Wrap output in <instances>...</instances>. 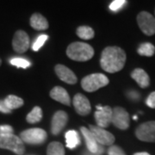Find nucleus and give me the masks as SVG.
Wrapping results in <instances>:
<instances>
[{"label":"nucleus","mask_w":155,"mask_h":155,"mask_svg":"<svg viewBox=\"0 0 155 155\" xmlns=\"http://www.w3.org/2000/svg\"><path fill=\"white\" fill-rule=\"evenodd\" d=\"M138 54L141 56H147V57H151L154 54L155 47L150 42H145L140 45L137 50Z\"/></svg>","instance_id":"obj_22"},{"label":"nucleus","mask_w":155,"mask_h":155,"mask_svg":"<svg viewBox=\"0 0 155 155\" xmlns=\"http://www.w3.org/2000/svg\"><path fill=\"white\" fill-rule=\"evenodd\" d=\"M4 103L5 104L7 108L11 110L18 109V108H20L23 105V100L21 97L15 96V95L8 96L4 100Z\"/></svg>","instance_id":"obj_20"},{"label":"nucleus","mask_w":155,"mask_h":155,"mask_svg":"<svg viewBox=\"0 0 155 155\" xmlns=\"http://www.w3.org/2000/svg\"><path fill=\"white\" fill-rule=\"evenodd\" d=\"M48 36L47 35H40L38 38L35 40V41L34 42L33 47H32L34 51H38L43 46L45 41L48 40Z\"/></svg>","instance_id":"obj_26"},{"label":"nucleus","mask_w":155,"mask_h":155,"mask_svg":"<svg viewBox=\"0 0 155 155\" xmlns=\"http://www.w3.org/2000/svg\"><path fill=\"white\" fill-rule=\"evenodd\" d=\"M13 133V128L9 125L0 126V134H9Z\"/></svg>","instance_id":"obj_30"},{"label":"nucleus","mask_w":155,"mask_h":155,"mask_svg":"<svg viewBox=\"0 0 155 155\" xmlns=\"http://www.w3.org/2000/svg\"><path fill=\"white\" fill-rule=\"evenodd\" d=\"M29 37L28 34L23 30H17L12 40L13 49L17 53H24L29 48Z\"/></svg>","instance_id":"obj_12"},{"label":"nucleus","mask_w":155,"mask_h":155,"mask_svg":"<svg viewBox=\"0 0 155 155\" xmlns=\"http://www.w3.org/2000/svg\"><path fill=\"white\" fill-rule=\"evenodd\" d=\"M55 72L57 76L66 83L70 84H74L77 83V77L74 74V72L64 65H61V64L56 65Z\"/></svg>","instance_id":"obj_15"},{"label":"nucleus","mask_w":155,"mask_h":155,"mask_svg":"<svg viewBox=\"0 0 155 155\" xmlns=\"http://www.w3.org/2000/svg\"><path fill=\"white\" fill-rule=\"evenodd\" d=\"M72 103L77 113L80 116H87L91 110V104L88 98L80 93H78L74 96Z\"/></svg>","instance_id":"obj_14"},{"label":"nucleus","mask_w":155,"mask_h":155,"mask_svg":"<svg viewBox=\"0 0 155 155\" xmlns=\"http://www.w3.org/2000/svg\"><path fill=\"white\" fill-rule=\"evenodd\" d=\"M67 54L72 61H87L94 55V49L87 43L73 42L68 46Z\"/></svg>","instance_id":"obj_2"},{"label":"nucleus","mask_w":155,"mask_h":155,"mask_svg":"<svg viewBox=\"0 0 155 155\" xmlns=\"http://www.w3.org/2000/svg\"><path fill=\"white\" fill-rule=\"evenodd\" d=\"M136 137L146 142H155V121L140 124L135 130Z\"/></svg>","instance_id":"obj_6"},{"label":"nucleus","mask_w":155,"mask_h":155,"mask_svg":"<svg viewBox=\"0 0 155 155\" xmlns=\"http://www.w3.org/2000/svg\"><path fill=\"white\" fill-rule=\"evenodd\" d=\"M137 22L140 30L147 35L155 34V17L147 11H141L137 16Z\"/></svg>","instance_id":"obj_7"},{"label":"nucleus","mask_w":155,"mask_h":155,"mask_svg":"<svg viewBox=\"0 0 155 155\" xmlns=\"http://www.w3.org/2000/svg\"><path fill=\"white\" fill-rule=\"evenodd\" d=\"M30 26L37 30H45L48 28V22L42 15L35 13L30 17Z\"/></svg>","instance_id":"obj_18"},{"label":"nucleus","mask_w":155,"mask_h":155,"mask_svg":"<svg viewBox=\"0 0 155 155\" xmlns=\"http://www.w3.org/2000/svg\"><path fill=\"white\" fill-rule=\"evenodd\" d=\"M126 54L119 47H107L102 52L101 67L107 72L114 73L121 71L126 62Z\"/></svg>","instance_id":"obj_1"},{"label":"nucleus","mask_w":155,"mask_h":155,"mask_svg":"<svg viewBox=\"0 0 155 155\" xmlns=\"http://www.w3.org/2000/svg\"><path fill=\"white\" fill-rule=\"evenodd\" d=\"M146 104L150 108L155 109V91H153L152 93H150V95L146 100Z\"/></svg>","instance_id":"obj_29"},{"label":"nucleus","mask_w":155,"mask_h":155,"mask_svg":"<svg viewBox=\"0 0 155 155\" xmlns=\"http://www.w3.org/2000/svg\"><path fill=\"white\" fill-rule=\"evenodd\" d=\"M108 154L109 155H126L124 151L119 147L118 146H111L108 150Z\"/></svg>","instance_id":"obj_28"},{"label":"nucleus","mask_w":155,"mask_h":155,"mask_svg":"<svg viewBox=\"0 0 155 155\" xmlns=\"http://www.w3.org/2000/svg\"><path fill=\"white\" fill-rule=\"evenodd\" d=\"M81 132L86 141V146L88 148V153H85V155H102L104 152V147L99 145L95 140L93 134L88 128L81 127Z\"/></svg>","instance_id":"obj_8"},{"label":"nucleus","mask_w":155,"mask_h":155,"mask_svg":"<svg viewBox=\"0 0 155 155\" xmlns=\"http://www.w3.org/2000/svg\"><path fill=\"white\" fill-rule=\"evenodd\" d=\"M1 64H2V61H1V59H0V66H1Z\"/></svg>","instance_id":"obj_34"},{"label":"nucleus","mask_w":155,"mask_h":155,"mask_svg":"<svg viewBox=\"0 0 155 155\" xmlns=\"http://www.w3.org/2000/svg\"><path fill=\"white\" fill-rule=\"evenodd\" d=\"M42 118V110L39 106H35L32 110L30 111L26 117V120L28 123H36L39 122Z\"/></svg>","instance_id":"obj_21"},{"label":"nucleus","mask_w":155,"mask_h":155,"mask_svg":"<svg viewBox=\"0 0 155 155\" xmlns=\"http://www.w3.org/2000/svg\"><path fill=\"white\" fill-rule=\"evenodd\" d=\"M89 130L93 134L95 140L99 145L111 146L115 141V136L102 127L90 125Z\"/></svg>","instance_id":"obj_10"},{"label":"nucleus","mask_w":155,"mask_h":155,"mask_svg":"<svg viewBox=\"0 0 155 155\" xmlns=\"http://www.w3.org/2000/svg\"><path fill=\"white\" fill-rule=\"evenodd\" d=\"M131 77L141 88H147L150 84V78L148 74L141 68L134 69L131 73Z\"/></svg>","instance_id":"obj_17"},{"label":"nucleus","mask_w":155,"mask_h":155,"mask_svg":"<svg viewBox=\"0 0 155 155\" xmlns=\"http://www.w3.org/2000/svg\"><path fill=\"white\" fill-rule=\"evenodd\" d=\"M127 3V1L125 0H115L110 5V9L112 11H117L120 9H122L123 6L125 5V4Z\"/></svg>","instance_id":"obj_27"},{"label":"nucleus","mask_w":155,"mask_h":155,"mask_svg":"<svg viewBox=\"0 0 155 155\" xmlns=\"http://www.w3.org/2000/svg\"><path fill=\"white\" fill-rule=\"evenodd\" d=\"M47 132L41 128H30L20 134V138L22 142H26L28 144H42L47 140Z\"/></svg>","instance_id":"obj_5"},{"label":"nucleus","mask_w":155,"mask_h":155,"mask_svg":"<svg viewBox=\"0 0 155 155\" xmlns=\"http://www.w3.org/2000/svg\"><path fill=\"white\" fill-rule=\"evenodd\" d=\"M0 148L11 150L18 155L25 153V147L20 137L13 134H0Z\"/></svg>","instance_id":"obj_3"},{"label":"nucleus","mask_w":155,"mask_h":155,"mask_svg":"<svg viewBox=\"0 0 155 155\" xmlns=\"http://www.w3.org/2000/svg\"><path fill=\"white\" fill-rule=\"evenodd\" d=\"M134 155H150L147 153H134Z\"/></svg>","instance_id":"obj_33"},{"label":"nucleus","mask_w":155,"mask_h":155,"mask_svg":"<svg viewBox=\"0 0 155 155\" xmlns=\"http://www.w3.org/2000/svg\"><path fill=\"white\" fill-rule=\"evenodd\" d=\"M112 110V122L114 123V125L122 130L127 129L130 124L128 113L122 107H116Z\"/></svg>","instance_id":"obj_9"},{"label":"nucleus","mask_w":155,"mask_h":155,"mask_svg":"<svg viewBox=\"0 0 155 155\" xmlns=\"http://www.w3.org/2000/svg\"><path fill=\"white\" fill-rule=\"evenodd\" d=\"M68 116L65 111H57L52 118L51 122V132L53 134L57 135L67 125Z\"/></svg>","instance_id":"obj_13"},{"label":"nucleus","mask_w":155,"mask_h":155,"mask_svg":"<svg viewBox=\"0 0 155 155\" xmlns=\"http://www.w3.org/2000/svg\"><path fill=\"white\" fill-rule=\"evenodd\" d=\"M47 155H65V149L63 145L60 142H52L48 145Z\"/></svg>","instance_id":"obj_23"},{"label":"nucleus","mask_w":155,"mask_h":155,"mask_svg":"<svg viewBox=\"0 0 155 155\" xmlns=\"http://www.w3.org/2000/svg\"><path fill=\"white\" fill-rule=\"evenodd\" d=\"M127 96L130 99L132 100H138L140 98V94H139L137 91H131L127 93Z\"/></svg>","instance_id":"obj_32"},{"label":"nucleus","mask_w":155,"mask_h":155,"mask_svg":"<svg viewBox=\"0 0 155 155\" xmlns=\"http://www.w3.org/2000/svg\"><path fill=\"white\" fill-rule=\"evenodd\" d=\"M97 110L95 112V119L97 124V127H108L110 122H112V114L113 110L110 106L101 105L97 106Z\"/></svg>","instance_id":"obj_11"},{"label":"nucleus","mask_w":155,"mask_h":155,"mask_svg":"<svg viewBox=\"0 0 155 155\" xmlns=\"http://www.w3.org/2000/svg\"><path fill=\"white\" fill-rule=\"evenodd\" d=\"M109 84V78L102 73H93L84 77L81 81L82 88L88 92H93Z\"/></svg>","instance_id":"obj_4"},{"label":"nucleus","mask_w":155,"mask_h":155,"mask_svg":"<svg viewBox=\"0 0 155 155\" xmlns=\"http://www.w3.org/2000/svg\"><path fill=\"white\" fill-rule=\"evenodd\" d=\"M11 64L17 67L21 68H28L30 66V62L22 58H13L11 61Z\"/></svg>","instance_id":"obj_25"},{"label":"nucleus","mask_w":155,"mask_h":155,"mask_svg":"<svg viewBox=\"0 0 155 155\" xmlns=\"http://www.w3.org/2000/svg\"><path fill=\"white\" fill-rule=\"evenodd\" d=\"M77 35L84 40H90L95 35L94 30L89 26H80L77 28Z\"/></svg>","instance_id":"obj_24"},{"label":"nucleus","mask_w":155,"mask_h":155,"mask_svg":"<svg viewBox=\"0 0 155 155\" xmlns=\"http://www.w3.org/2000/svg\"><path fill=\"white\" fill-rule=\"evenodd\" d=\"M50 97L57 102H60L65 105H71V98L67 91L61 86H55L51 90Z\"/></svg>","instance_id":"obj_16"},{"label":"nucleus","mask_w":155,"mask_h":155,"mask_svg":"<svg viewBox=\"0 0 155 155\" xmlns=\"http://www.w3.org/2000/svg\"><path fill=\"white\" fill-rule=\"evenodd\" d=\"M0 112L5 113V114H9V113H11V110H9V109L7 108V106L5 105V104L4 103V100L0 101Z\"/></svg>","instance_id":"obj_31"},{"label":"nucleus","mask_w":155,"mask_h":155,"mask_svg":"<svg viewBox=\"0 0 155 155\" xmlns=\"http://www.w3.org/2000/svg\"><path fill=\"white\" fill-rule=\"evenodd\" d=\"M65 137L67 140V147L70 149H74L80 144V138L75 130H69L65 134Z\"/></svg>","instance_id":"obj_19"}]
</instances>
